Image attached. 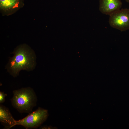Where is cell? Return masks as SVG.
Returning <instances> with one entry per match:
<instances>
[{"instance_id":"6da1fadb","label":"cell","mask_w":129,"mask_h":129,"mask_svg":"<svg viewBox=\"0 0 129 129\" xmlns=\"http://www.w3.org/2000/svg\"><path fill=\"white\" fill-rule=\"evenodd\" d=\"M34 61L33 54L27 46L23 44L19 46L10 61L9 68L11 74L15 77L22 70L32 69L34 66Z\"/></svg>"},{"instance_id":"9c48e42d","label":"cell","mask_w":129,"mask_h":129,"mask_svg":"<svg viewBox=\"0 0 129 129\" xmlns=\"http://www.w3.org/2000/svg\"><path fill=\"white\" fill-rule=\"evenodd\" d=\"M57 128L55 127H53L51 126L44 125L41 126L40 129H56Z\"/></svg>"},{"instance_id":"8992f818","label":"cell","mask_w":129,"mask_h":129,"mask_svg":"<svg viewBox=\"0 0 129 129\" xmlns=\"http://www.w3.org/2000/svg\"><path fill=\"white\" fill-rule=\"evenodd\" d=\"M121 0H100L99 10L102 14L109 15L121 9Z\"/></svg>"},{"instance_id":"7a4b0ae2","label":"cell","mask_w":129,"mask_h":129,"mask_svg":"<svg viewBox=\"0 0 129 129\" xmlns=\"http://www.w3.org/2000/svg\"><path fill=\"white\" fill-rule=\"evenodd\" d=\"M11 100L12 106L20 113L32 112L37 105V98L33 89L30 87L22 88L13 91Z\"/></svg>"},{"instance_id":"277c9868","label":"cell","mask_w":129,"mask_h":129,"mask_svg":"<svg viewBox=\"0 0 129 129\" xmlns=\"http://www.w3.org/2000/svg\"><path fill=\"white\" fill-rule=\"evenodd\" d=\"M109 23L121 32L129 30V9H120L109 15Z\"/></svg>"},{"instance_id":"ba28073f","label":"cell","mask_w":129,"mask_h":129,"mask_svg":"<svg viewBox=\"0 0 129 129\" xmlns=\"http://www.w3.org/2000/svg\"><path fill=\"white\" fill-rule=\"evenodd\" d=\"M7 94L4 92L0 91V104L3 103L5 101V97Z\"/></svg>"},{"instance_id":"5b68a950","label":"cell","mask_w":129,"mask_h":129,"mask_svg":"<svg viewBox=\"0 0 129 129\" xmlns=\"http://www.w3.org/2000/svg\"><path fill=\"white\" fill-rule=\"evenodd\" d=\"M24 0H0V12L3 16L13 14L24 5Z\"/></svg>"},{"instance_id":"52a82bcc","label":"cell","mask_w":129,"mask_h":129,"mask_svg":"<svg viewBox=\"0 0 129 129\" xmlns=\"http://www.w3.org/2000/svg\"><path fill=\"white\" fill-rule=\"evenodd\" d=\"M16 121L9 109L0 104V122L4 126V129H9L15 126Z\"/></svg>"},{"instance_id":"3957f363","label":"cell","mask_w":129,"mask_h":129,"mask_svg":"<svg viewBox=\"0 0 129 129\" xmlns=\"http://www.w3.org/2000/svg\"><path fill=\"white\" fill-rule=\"evenodd\" d=\"M48 115L47 110L39 107L23 118L16 120L15 126L21 125L26 129H36L46 120Z\"/></svg>"},{"instance_id":"30bf717a","label":"cell","mask_w":129,"mask_h":129,"mask_svg":"<svg viewBox=\"0 0 129 129\" xmlns=\"http://www.w3.org/2000/svg\"><path fill=\"white\" fill-rule=\"evenodd\" d=\"M127 2L129 3V0H125Z\"/></svg>"}]
</instances>
